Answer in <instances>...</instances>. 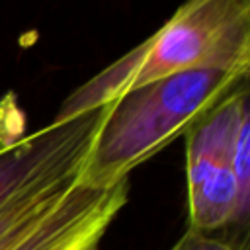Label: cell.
Wrapping results in <instances>:
<instances>
[{"label":"cell","mask_w":250,"mask_h":250,"mask_svg":"<svg viewBox=\"0 0 250 250\" xmlns=\"http://www.w3.org/2000/svg\"><path fill=\"white\" fill-rule=\"evenodd\" d=\"M207 68L250 72V0H186L154 35L78 86L55 119L105 105L146 82Z\"/></svg>","instance_id":"1"},{"label":"cell","mask_w":250,"mask_h":250,"mask_svg":"<svg viewBox=\"0 0 250 250\" xmlns=\"http://www.w3.org/2000/svg\"><path fill=\"white\" fill-rule=\"evenodd\" d=\"M248 74L227 70H189L146 82L107 104L105 117L80 168L78 184L107 189L186 135Z\"/></svg>","instance_id":"2"},{"label":"cell","mask_w":250,"mask_h":250,"mask_svg":"<svg viewBox=\"0 0 250 250\" xmlns=\"http://www.w3.org/2000/svg\"><path fill=\"white\" fill-rule=\"evenodd\" d=\"M250 131L248 82L230 92L186 133L188 229L217 232L229 227L248 238L250 197L236 184L234 154Z\"/></svg>","instance_id":"3"},{"label":"cell","mask_w":250,"mask_h":250,"mask_svg":"<svg viewBox=\"0 0 250 250\" xmlns=\"http://www.w3.org/2000/svg\"><path fill=\"white\" fill-rule=\"evenodd\" d=\"M129 199V180L107 189L76 186L10 250H100Z\"/></svg>","instance_id":"4"},{"label":"cell","mask_w":250,"mask_h":250,"mask_svg":"<svg viewBox=\"0 0 250 250\" xmlns=\"http://www.w3.org/2000/svg\"><path fill=\"white\" fill-rule=\"evenodd\" d=\"M107 104L76 117L57 121L0 148V203L16 189L51 170L88 156L105 117Z\"/></svg>","instance_id":"5"},{"label":"cell","mask_w":250,"mask_h":250,"mask_svg":"<svg viewBox=\"0 0 250 250\" xmlns=\"http://www.w3.org/2000/svg\"><path fill=\"white\" fill-rule=\"evenodd\" d=\"M86 158L51 170L16 189L0 203V250H10L76 186Z\"/></svg>","instance_id":"6"},{"label":"cell","mask_w":250,"mask_h":250,"mask_svg":"<svg viewBox=\"0 0 250 250\" xmlns=\"http://www.w3.org/2000/svg\"><path fill=\"white\" fill-rule=\"evenodd\" d=\"M170 250H234V246L227 238L215 236L211 232H199V230L186 229L182 238Z\"/></svg>","instance_id":"7"}]
</instances>
